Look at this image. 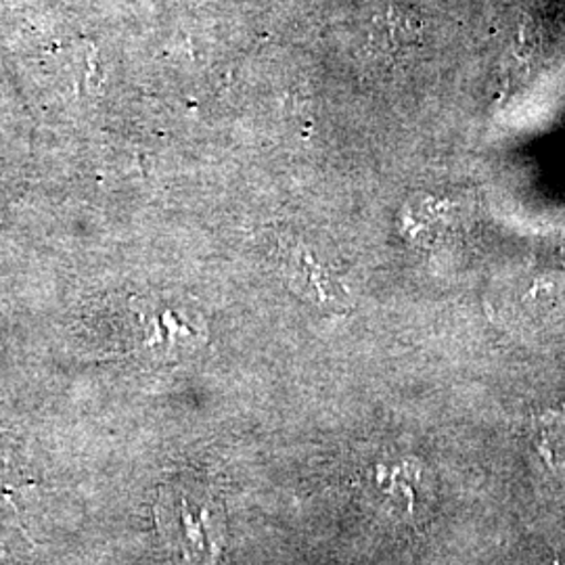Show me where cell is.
I'll list each match as a JSON object with an SVG mask.
<instances>
[{
	"label": "cell",
	"mask_w": 565,
	"mask_h": 565,
	"mask_svg": "<svg viewBox=\"0 0 565 565\" xmlns=\"http://www.w3.org/2000/svg\"><path fill=\"white\" fill-rule=\"evenodd\" d=\"M158 522L189 562L210 565L223 548V511L207 494H198L195 490L163 494Z\"/></svg>",
	"instance_id": "obj_1"
},
{
	"label": "cell",
	"mask_w": 565,
	"mask_h": 565,
	"mask_svg": "<svg viewBox=\"0 0 565 565\" xmlns=\"http://www.w3.org/2000/svg\"><path fill=\"white\" fill-rule=\"evenodd\" d=\"M530 436L551 467L565 465V413H543L532 419Z\"/></svg>",
	"instance_id": "obj_2"
}]
</instances>
